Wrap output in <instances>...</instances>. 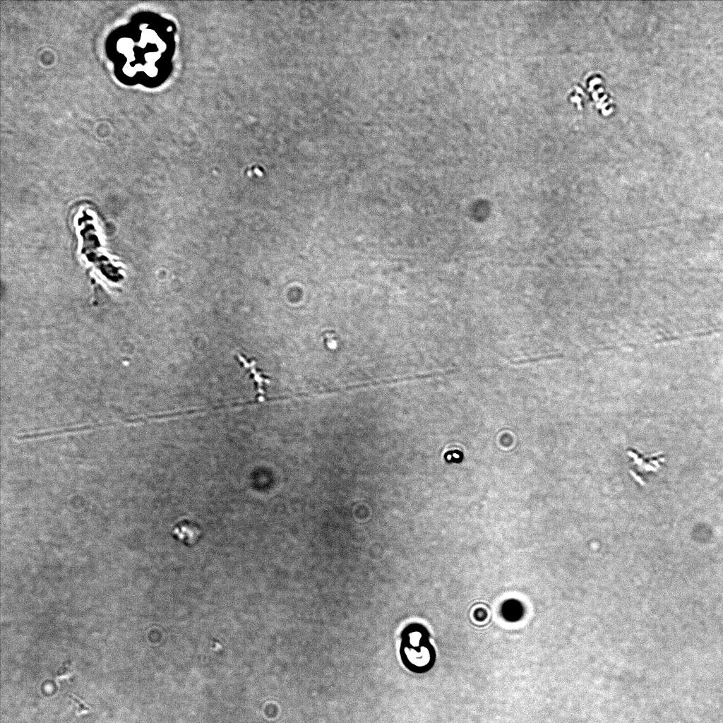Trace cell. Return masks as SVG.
<instances>
[{"instance_id": "obj_1", "label": "cell", "mask_w": 723, "mask_h": 723, "mask_svg": "<svg viewBox=\"0 0 723 723\" xmlns=\"http://www.w3.org/2000/svg\"><path fill=\"white\" fill-rule=\"evenodd\" d=\"M400 655L403 665L411 672L423 674L436 661V652L427 628L420 623L407 624L400 632Z\"/></svg>"}, {"instance_id": "obj_2", "label": "cell", "mask_w": 723, "mask_h": 723, "mask_svg": "<svg viewBox=\"0 0 723 723\" xmlns=\"http://www.w3.org/2000/svg\"><path fill=\"white\" fill-rule=\"evenodd\" d=\"M238 359L239 364L244 366V367L249 371L251 376L255 383L256 390L258 393V395L256 399L260 402H265L268 400L285 399L287 397H277V398H268L265 396V386L266 383L268 382V378L263 373L259 371L255 366L254 362H248L244 355L237 354L236 355Z\"/></svg>"}, {"instance_id": "obj_3", "label": "cell", "mask_w": 723, "mask_h": 723, "mask_svg": "<svg viewBox=\"0 0 723 723\" xmlns=\"http://www.w3.org/2000/svg\"><path fill=\"white\" fill-rule=\"evenodd\" d=\"M503 616L508 621L514 622L520 620L523 615V607L521 603L515 599H509L503 603L501 608Z\"/></svg>"}, {"instance_id": "obj_4", "label": "cell", "mask_w": 723, "mask_h": 723, "mask_svg": "<svg viewBox=\"0 0 723 723\" xmlns=\"http://www.w3.org/2000/svg\"><path fill=\"white\" fill-rule=\"evenodd\" d=\"M563 357V355L561 353H553V354L542 355V356L536 357H533V358L531 357V358H527V359H522L515 360V361L511 362V364H515V365H522V364H527L536 363V362H540V361H546V360L561 359Z\"/></svg>"}, {"instance_id": "obj_5", "label": "cell", "mask_w": 723, "mask_h": 723, "mask_svg": "<svg viewBox=\"0 0 723 723\" xmlns=\"http://www.w3.org/2000/svg\"><path fill=\"white\" fill-rule=\"evenodd\" d=\"M69 698L73 702L76 706L75 712L77 715L86 714L91 711V708L83 700L75 695L71 694Z\"/></svg>"}, {"instance_id": "obj_6", "label": "cell", "mask_w": 723, "mask_h": 723, "mask_svg": "<svg viewBox=\"0 0 723 723\" xmlns=\"http://www.w3.org/2000/svg\"><path fill=\"white\" fill-rule=\"evenodd\" d=\"M56 674V679L57 681H61L64 679H69L73 675L71 669V662L70 660L65 662L57 671Z\"/></svg>"}, {"instance_id": "obj_7", "label": "cell", "mask_w": 723, "mask_h": 723, "mask_svg": "<svg viewBox=\"0 0 723 723\" xmlns=\"http://www.w3.org/2000/svg\"><path fill=\"white\" fill-rule=\"evenodd\" d=\"M445 460L448 462L459 463L462 460V454L458 450L449 451L446 453Z\"/></svg>"}]
</instances>
